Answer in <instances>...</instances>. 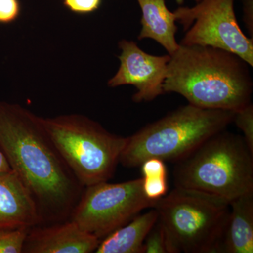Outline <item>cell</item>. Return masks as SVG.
<instances>
[{
	"instance_id": "cell-9",
	"label": "cell",
	"mask_w": 253,
	"mask_h": 253,
	"mask_svg": "<svg viewBox=\"0 0 253 253\" xmlns=\"http://www.w3.org/2000/svg\"><path fill=\"white\" fill-rule=\"evenodd\" d=\"M121 54L117 72L108 81L109 87L132 85L136 92V103L151 101L164 94L163 84L167 76L169 54L155 56L148 54L135 42L121 40L118 42Z\"/></svg>"
},
{
	"instance_id": "cell-5",
	"label": "cell",
	"mask_w": 253,
	"mask_h": 253,
	"mask_svg": "<svg viewBox=\"0 0 253 253\" xmlns=\"http://www.w3.org/2000/svg\"><path fill=\"white\" fill-rule=\"evenodd\" d=\"M50 139L83 187L112 178L127 137L81 114L42 118Z\"/></svg>"
},
{
	"instance_id": "cell-11",
	"label": "cell",
	"mask_w": 253,
	"mask_h": 253,
	"mask_svg": "<svg viewBox=\"0 0 253 253\" xmlns=\"http://www.w3.org/2000/svg\"><path fill=\"white\" fill-rule=\"evenodd\" d=\"M39 211L29 190L14 172L0 174V229L41 225Z\"/></svg>"
},
{
	"instance_id": "cell-20",
	"label": "cell",
	"mask_w": 253,
	"mask_h": 253,
	"mask_svg": "<svg viewBox=\"0 0 253 253\" xmlns=\"http://www.w3.org/2000/svg\"><path fill=\"white\" fill-rule=\"evenodd\" d=\"M19 0H0V24H9L18 19L21 14Z\"/></svg>"
},
{
	"instance_id": "cell-8",
	"label": "cell",
	"mask_w": 253,
	"mask_h": 253,
	"mask_svg": "<svg viewBox=\"0 0 253 253\" xmlns=\"http://www.w3.org/2000/svg\"><path fill=\"white\" fill-rule=\"evenodd\" d=\"M186 31L181 45L209 46L230 51L253 66V38L244 34L234 10V0H201L193 7L174 11Z\"/></svg>"
},
{
	"instance_id": "cell-22",
	"label": "cell",
	"mask_w": 253,
	"mask_h": 253,
	"mask_svg": "<svg viewBox=\"0 0 253 253\" xmlns=\"http://www.w3.org/2000/svg\"><path fill=\"white\" fill-rule=\"evenodd\" d=\"M244 4V21L250 36L253 38V0H242Z\"/></svg>"
},
{
	"instance_id": "cell-15",
	"label": "cell",
	"mask_w": 253,
	"mask_h": 253,
	"mask_svg": "<svg viewBox=\"0 0 253 253\" xmlns=\"http://www.w3.org/2000/svg\"><path fill=\"white\" fill-rule=\"evenodd\" d=\"M30 229H0V253H22Z\"/></svg>"
},
{
	"instance_id": "cell-18",
	"label": "cell",
	"mask_w": 253,
	"mask_h": 253,
	"mask_svg": "<svg viewBox=\"0 0 253 253\" xmlns=\"http://www.w3.org/2000/svg\"><path fill=\"white\" fill-rule=\"evenodd\" d=\"M142 181L145 196L151 201H158L167 194V175L142 176Z\"/></svg>"
},
{
	"instance_id": "cell-16",
	"label": "cell",
	"mask_w": 253,
	"mask_h": 253,
	"mask_svg": "<svg viewBox=\"0 0 253 253\" xmlns=\"http://www.w3.org/2000/svg\"><path fill=\"white\" fill-rule=\"evenodd\" d=\"M143 253H170L167 236L158 219L145 239Z\"/></svg>"
},
{
	"instance_id": "cell-19",
	"label": "cell",
	"mask_w": 253,
	"mask_h": 253,
	"mask_svg": "<svg viewBox=\"0 0 253 253\" xmlns=\"http://www.w3.org/2000/svg\"><path fill=\"white\" fill-rule=\"evenodd\" d=\"M102 0H63L66 9L74 14L86 15L97 11Z\"/></svg>"
},
{
	"instance_id": "cell-12",
	"label": "cell",
	"mask_w": 253,
	"mask_h": 253,
	"mask_svg": "<svg viewBox=\"0 0 253 253\" xmlns=\"http://www.w3.org/2000/svg\"><path fill=\"white\" fill-rule=\"evenodd\" d=\"M218 253H253V193L231 201L229 217Z\"/></svg>"
},
{
	"instance_id": "cell-6",
	"label": "cell",
	"mask_w": 253,
	"mask_h": 253,
	"mask_svg": "<svg viewBox=\"0 0 253 253\" xmlns=\"http://www.w3.org/2000/svg\"><path fill=\"white\" fill-rule=\"evenodd\" d=\"M170 253L219 252L230 211L225 200L175 187L155 204Z\"/></svg>"
},
{
	"instance_id": "cell-21",
	"label": "cell",
	"mask_w": 253,
	"mask_h": 253,
	"mask_svg": "<svg viewBox=\"0 0 253 253\" xmlns=\"http://www.w3.org/2000/svg\"><path fill=\"white\" fill-rule=\"evenodd\" d=\"M143 176L168 175L167 167L164 161L159 158H148L140 166Z\"/></svg>"
},
{
	"instance_id": "cell-1",
	"label": "cell",
	"mask_w": 253,
	"mask_h": 253,
	"mask_svg": "<svg viewBox=\"0 0 253 253\" xmlns=\"http://www.w3.org/2000/svg\"><path fill=\"white\" fill-rule=\"evenodd\" d=\"M0 149L29 190L41 225L70 219L84 187L55 147L42 118L21 105L0 101Z\"/></svg>"
},
{
	"instance_id": "cell-4",
	"label": "cell",
	"mask_w": 253,
	"mask_h": 253,
	"mask_svg": "<svg viewBox=\"0 0 253 253\" xmlns=\"http://www.w3.org/2000/svg\"><path fill=\"white\" fill-rule=\"evenodd\" d=\"M234 111L187 104L127 137L120 157L124 167H140L148 158L177 162L234 123Z\"/></svg>"
},
{
	"instance_id": "cell-17",
	"label": "cell",
	"mask_w": 253,
	"mask_h": 253,
	"mask_svg": "<svg viewBox=\"0 0 253 253\" xmlns=\"http://www.w3.org/2000/svg\"><path fill=\"white\" fill-rule=\"evenodd\" d=\"M234 122L242 131L246 144L253 153V105L252 103L234 113Z\"/></svg>"
},
{
	"instance_id": "cell-24",
	"label": "cell",
	"mask_w": 253,
	"mask_h": 253,
	"mask_svg": "<svg viewBox=\"0 0 253 253\" xmlns=\"http://www.w3.org/2000/svg\"><path fill=\"white\" fill-rule=\"evenodd\" d=\"M201 0H195V1H196V3H199L200 1H201ZM176 3H177L179 5H182L184 4V0H176Z\"/></svg>"
},
{
	"instance_id": "cell-14",
	"label": "cell",
	"mask_w": 253,
	"mask_h": 253,
	"mask_svg": "<svg viewBox=\"0 0 253 253\" xmlns=\"http://www.w3.org/2000/svg\"><path fill=\"white\" fill-rule=\"evenodd\" d=\"M158 219L155 208L138 214L129 222L101 240L96 253H143L144 243Z\"/></svg>"
},
{
	"instance_id": "cell-7",
	"label": "cell",
	"mask_w": 253,
	"mask_h": 253,
	"mask_svg": "<svg viewBox=\"0 0 253 253\" xmlns=\"http://www.w3.org/2000/svg\"><path fill=\"white\" fill-rule=\"evenodd\" d=\"M142 178L111 184L108 181L84 188L70 219L99 240L154 208L157 201L145 196Z\"/></svg>"
},
{
	"instance_id": "cell-10",
	"label": "cell",
	"mask_w": 253,
	"mask_h": 253,
	"mask_svg": "<svg viewBox=\"0 0 253 253\" xmlns=\"http://www.w3.org/2000/svg\"><path fill=\"white\" fill-rule=\"evenodd\" d=\"M101 240L82 229L71 219L31 228L23 246L24 253H90Z\"/></svg>"
},
{
	"instance_id": "cell-23",
	"label": "cell",
	"mask_w": 253,
	"mask_h": 253,
	"mask_svg": "<svg viewBox=\"0 0 253 253\" xmlns=\"http://www.w3.org/2000/svg\"><path fill=\"white\" fill-rule=\"evenodd\" d=\"M11 171H12V169L10 167L9 163L5 157L4 154L0 149V174L11 172Z\"/></svg>"
},
{
	"instance_id": "cell-3",
	"label": "cell",
	"mask_w": 253,
	"mask_h": 253,
	"mask_svg": "<svg viewBox=\"0 0 253 253\" xmlns=\"http://www.w3.org/2000/svg\"><path fill=\"white\" fill-rule=\"evenodd\" d=\"M176 163L175 187L229 203L253 193V153L242 136L226 129L208 138Z\"/></svg>"
},
{
	"instance_id": "cell-13",
	"label": "cell",
	"mask_w": 253,
	"mask_h": 253,
	"mask_svg": "<svg viewBox=\"0 0 253 253\" xmlns=\"http://www.w3.org/2000/svg\"><path fill=\"white\" fill-rule=\"evenodd\" d=\"M141 10V29L137 39L154 40L167 51L169 56L179 44L175 36L178 31L176 16L168 9L166 0H136Z\"/></svg>"
},
{
	"instance_id": "cell-2",
	"label": "cell",
	"mask_w": 253,
	"mask_h": 253,
	"mask_svg": "<svg viewBox=\"0 0 253 253\" xmlns=\"http://www.w3.org/2000/svg\"><path fill=\"white\" fill-rule=\"evenodd\" d=\"M250 67L226 50L179 44L170 56L163 89L181 95L198 107L235 112L251 103Z\"/></svg>"
}]
</instances>
